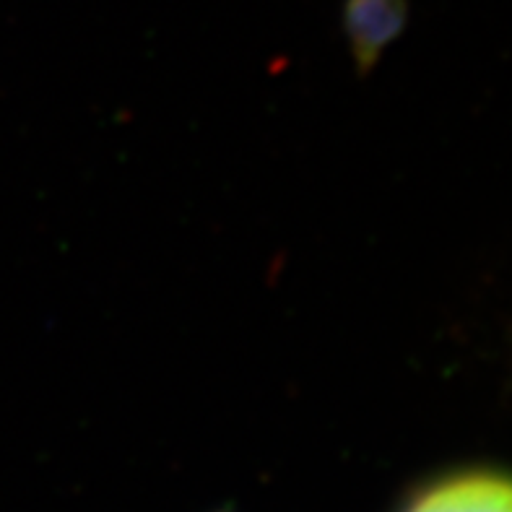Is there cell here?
Segmentation results:
<instances>
[{
	"instance_id": "6da1fadb",
	"label": "cell",
	"mask_w": 512,
	"mask_h": 512,
	"mask_svg": "<svg viewBox=\"0 0 512 512\" xmlns=\"http://www.w3.org/2000/svg\"><path fill=\"white\" fill-rule=\"evenodd\" d=\"M398 512H512V468L468 463L432 476Z\"/></svg>"
},
{
	"instance_id": "7a4b0ae2",
	"label": "cell",
	"mask_w": 512,
	"mask_h": 512,
	"mask_svg": "<svg viewBox=\"0 0 512 512\" xmlns=\"http://www.w3.org/2000/svg\"><path fill=\"white\" fill-rule=\"evenodd\" d=\"M409 21L406 0H344V34L354 63L367 73Z\"/></svg>"
}]
</instances>
